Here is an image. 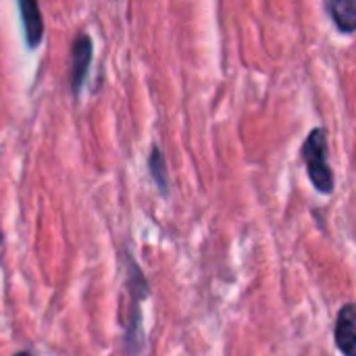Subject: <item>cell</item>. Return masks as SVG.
<instances>
[{"label":"cell","instance_id":"obj_1","mask_svg":"<svg viewBox=\"0 0 356 356\" xmlns=\"http://www.w3.org/2000/svg\"><path fill=\"white\" fill-rule=\"evenodd\" d=\"M305 161L309 177L319 192L330 194L334 190V175L327 165V136L323 129H315L305 144Z\"/></svg>","mask_w":356,"mask_h":356},{"label":"cell","instance_id":"obj_2","mask_svg":"<svg viewBox=\"0 0 356 356\" xmlns=\"http://www.w3.org/2000/svg\"><path fill=\"white\" fill-rule=\"evenodd\" d=\"M336 344L344 356H356V305H346L336 321Z\"/></svg>","mask_w":356,"mask_h":356},{"label":"cell","instance_id":"obj_3","mask_svg":"<svg viewBox=\"0 0 356 356\" xmlns=\"http://www.w3.org/2000/svg\"><path fill=\"white\" fill-rule=\"evenodd\" d=\"M90 60H92V40L86 33H81V35H77V40L73 44V92L75 94L83 86Z\"/></svg>","mask_w":356,"mask_h":356},{"label":"cell","instance_id":"obj_4","mask_svg":"<svg viewBox=\"0 0 356 356\" xmlns=\"http://www.w3.org/2000/svg\"><path fill=\"white\" fill-rule=\"evenodd\" d=\"M19 10H21V21L25 27V38L27 46L35 48L44 35V23L40 17V8L33 0H19Z\"/></svg>","mask_w":356,"mask_h":356},{"label":"cell","instance_id":"obj_5","mask_svg":"<svg viewBox=\"0 0 356 356\" xmlns=\"http://www.w3.org/2000/svg\"><path fill=\"white\" fill-rule=\"evenodd\" d=\"M330 13L336 21V25L350 33L356 29V0H334L330 2Z\"/></svg>","mask_w":356,"mask_h":356},{"label":"cell","instance_id":"obj_6","mask_svg":"<svg viewBox=\"0 0 356 356\" xmlns=\"http://www.w3.org/2000/svg\"><path fill=\"white\" fill-rule=\"evenodd\" d=\"M150 171H152V177L154 181L159 184V188L163 192H167V171H165V161H163V154L159 148L152 150V156H150Z\"/></svg>","mask_w":356,"mask_h":356},{"label":"cell","instance_id":"obj_7","mask_svg":"<svg viewBox=\"0 0 356 356\" xmlns=\"http://www.w3.org/2000/svg\"><path fill=\"white\" fill-rule=\"evenodd\" d=\"M15 356H31L29 353H19V355H15Z\"/></svg>","mask_w":356,"mask_h":356},{"label":"cell","instance_id":"obj_8","mask_svg":"<svg viewBox=\"0 0 356 356\" xmlns=\"http://www.w3.org/2000/svg\"><path fill=\"white\" fill-rule=\"evenodd\" d=\"M0 240H2V236H0Z\"/></svg>","mask_w":356,"mask_h":356}]
</instances>
